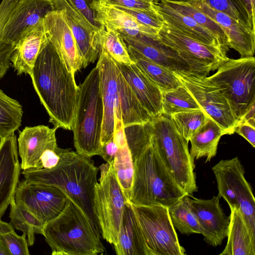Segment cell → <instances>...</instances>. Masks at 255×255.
<instances>
[{
  "label": "cell",
  "mask_w": 255,
  "mask_h": 255,
  "mask_svg": "<svg viewBox=\"0 0 255 255\" xmlns=\"http://www.w3.org/2000/svg\"><path fill=\"white\" fill-rule=\"evenodd\" d=\"M118 87V102L124 126L149 122L152 117L142 106L120 70Z\"/></svg>",
  "instance_id": "cell-30"
},
{
  "label": "cell",
  "mask_w": 255,
  "mask_h": 255,
  "mask_svg": "<svg viewBox=\"0 0 255 255\" xmlns=\"http://www.w3.org/2000/svg\"><path fill=\"white\" fill-rule=\"evenodd\" d=\"M0 255H10V254L4 245V243L0 239Z\"/></svg>",
  "instance_id": "cell-52"
},
{
  "label": "cell",
  "mask_w": 255,
  "mask_h": 255,
  "mask_svg": "<svg viewBox=\"0 0 255 255\" xmlns=\"http://www.w3.org/2000/svg\"><path fill=\"white\" fill-rule=\"evenodd\" d=\"M114 139L118 150L113 165L117 180L128 202L132 185L134 163L127 143L123 125L118 124L115 126Z\"/></svg>",
  "instance_id": "cell-29"
},
{
  "label": "cell",
  "mask_w": 255,
  "mask_h": 255,
  "mask_svg": "<svg viewBox=\"0 0 255 255\" xmlns=\"http://www.w3.org/2000/svg\"><path fill=\"white\" fill-rule=\"evenodd\" d=\"M252 21L255 23V0H243Z\"/></svg>",
  "instance_id": "cell-51"
},
{
  "label": "cell",
  "mask_w": 255,
  "mask_h": 255,
  "mask_svg": "<svg viewBox=\"0 0 255 255\" xmlns=\"http://www.w3.org/2000/svg\"><path fill=\"white\" fill-rule=\"evenodd\" d=\"M22 108L17 100L6 95L0 89V138L14 133L21 126Z\"/></svg>",
  "instance_id": "cell-35"
},
{
  "label": "cell",
  "mask_w": 255,
  "mask_h": 255,
  "mask_svg": "<svg viewBox=\"0 0 255 255\" xmlns=\"http://www.w3.org/2000/svg\"><path fill=\"white\" fill-rule=\"evenodd\" d=\"M46 35L65 64L68 71L75 73L85 68V63L75 39L60 9L48 12L43 18Z\"/></svg>",
  "instance_id": "cell-14"
},
{
  "label": "cell",
  "mask_w": 255,
  "mask_h": 255,
  "mask_svg": "<svg viewBox=\"0 0 255 255\" xmlns=\"http://www.w3.org/2000/svg\"><path fill=\"white\" fill-rule=\"evenodd\" d=\"M192 210L202 228L205 242L209 245H221L227 237L230 223L222 208L218 195L210 199H198L189 195Z\"/></svg>",
  "instance_id": "cell-16"
},
{
  "label": "cell",
  "mask_w": 255,
  "mask_h": 255,
  "mask_svg": "<svg viewBox=\"0 0 255 255\" xmlns=\"http://www.w3.org/2000/svg\"><path fill=\"white\" fill-rule=\"evenodd\" d=\"M29 76L49 122L57 128L72 130L78 86L47 37Z\"/></svg>",
  "instance_id": "cell-1"
},
{
  "label": "cell",
  "mask_w": 255,
  "mask_h": 255,
  "mask_svg": "<svg viewBox=\"0 0 255 255\" xmlns=\"http://www.w3.org/2000/svg\"><path fill=\"white\" fill-rule=\"evenodd\" d=\"M117 66L142 106L152 118L163 114L162 92L134 62Z\"/></svg>",
  "instance_id": "cell-23"
},
{
  "label": "cell",
  "mask_w": 255,
  "mask_h": 255,
  "mask_svg": "<svg viewBox=\"0 0 255 255\" xmlns=\"http://www.w3.org/2000/svg\"><path fill=\"white\" fill-rule=\"evenodd\" d=\"M124 130L134 162L151 143L149 122L125 126Z\"/></svg>",
  "instance_id": "cell-40"
},
{
  "label": "cell",
  "mask_w": 255,
  "mask_h": 255,
  "mask_svg": "<svg viewBox=\"0 0 255 255\" xmlns=\"http://www.w3.org/2000/svg\"><path fill=\"white\" fill-rule=\"evenodd\" d=\"M127 46L132 61L161 92L171 90L182 85L173 71L150 60L131 46Z\"/></svg>",
  "instance_id": "cell-32"
},
{
  "label": "cell",
  "mask_w": 255,
  "mask_h": 255,
  "mask_svg": "<svg viewBox=\"0 0 255 255\" xmlns=\"http://www.w3.org/2000/svg\"><path fill=\"white\" fill-rule=\"evenodd\" d=\"M0 239L6 247L10 255H29L26 236L18 235L12 226L0 218Z\"/></svg>",
  "instance_id": "cell-43"
},
{
  "label": "cell",
  "mask_w": 255,
  "mask_h": 255,
  "mask_svg": "<svg viewBox=\"0 0 255 255\" xmlns=\"http://www.w3.org/2000/svg\"><path fill=\"white\" fill-rule=\"evenodd\" d=\"M170 117L177 131L187 142L209 119L202 110L179 112Z\"/></svg>",
  "instance_id": "cell-38"
},
{
  "label": "cell",
  "mask_w": 255,
  "mask_h": 255,
  "mask_svg": "<svg viewBox=\"0 0 255 255\" xmlns=\"http://www.w3.org/2000/svg\"><path fill=\"white\" fill-rule=\"evenodd\" d=\"M184 1L188 2L219 24L228 36L229 47L239 52L241 57L254 56L255 31L225 13L212 8L203 0Z\"/></svg>",
  "instance_id": "cell-19"
},
{
  "label": "cell",
  "mask_w": 255,
  "mask_h": 255,
  "mask_svg": "<svg viewBox=\"0 0 255 255\" xmlns=\"http://www.w3.org/2000/svg\"><path fill=\"white\" fill-rule=\"evenodd\" d=\"M217 183L218 195L230 209L240 210L252 234L255 236V199L238 157L221 160L212 168Z\"/></svg>",
  "instance_id": "cell-10"
},
{
  "label": "cell",
  "mask_w": 255,
  "mask_h": 255,
  "mask_svg": "<svg viewBox=\"0 0 255 255\" xmlns=\"http://www.w3.org/2000/svg\"><path fill=\"white\" fill-rule=\"evenodd\" d=\"M118 150L114 136L102 144L100 155L109 163H113Z\"/></svg>",
  "instance_id": "cell-48"
},
{
  "label": "cell",
  "mask_w": 255,
  "mask_h": 255,
  "mask_svg": "<svg viewBox=\"0 0 255 255\" xmlns=\"http://www.w3.org/2000/svg\"><path fill=\"white\" fill-rule=\"evenodd\" d=\"M71 5L84 17L93 30L100 35L105 30L103 25L97 19L96 12L90 5L92 0H68Z\"/></svg>",
  "instance_id": "cell-44"
},
{
  "label": "cell",
  "mask_w": 255,
  "mask_h": 255,
  "mask_svg": "<svg viewBox=\"0 0 255 255\" xmlns=\"http://www.w3.org/2000/svg\"><path fill=\"white\" fill-rule=\"evenodd\" d=\"M100 50H103L116 62L129 65L133 63L127 46L117 31L106 29L100 34Z\"/></svg>",
  "instance_id": "cell-39"
},
{
  "label": "cell",
  "mask_w": 255,
  "mask_h": 255,
  "mask_svg": "<svg viewBox=\"0 0 255 255\" xmlns=\"http://www.w3.org/2000/svg\"><path fill=\"white\" fill-rule=\"evenodd\" d=\"M98 171L91 158L71 149L61 148L59 161L54 167L23 170L21 173L28 182L52 185L60 189L101 234L94 211V193Z\"/></svg>",
  "instance_id": "cell-2"
},
{
  "label": "cell",
  "mask_w": 255,
  "mask_h": 255,
  "mask_svg": "<svg viewBox=\"0 0 255 255\" xmlns=\"http://www.w3.org/2000/svg\"><path fill=\"white\" fill-rule=\"evenodd\" d=\"M154 8L158 18L171 28L185 36L227 52L218 38L192 17L179 12L162 0L154 2Z\"/></svg>",
  "instance_id": "cell-24"
},
{
  "label": "cell",
  "mask_w": 255,
  "mask_h": 255,
  "mask_svg": "<svg viewBox=\"0 0 255 255\" xmlns=\"http://www.w3.org/2000/svg\"><path fill=\"white\" fill-rule=\"evenodd\" d=\"M126 44L141 54L172 71H190L187 64L176 53L152 39L141 40L125 37Z\"/></svg>",
  "instance_id": "cell-28"
},
{
  "label": "cell",
  "mask_w": 255,
  "mask_h": 255,
  "mask_svg": "<svg viewBox=\"0 0 255 255\" xmlns=\"http://www.w3.org/2000/svg\"><path fill=\"white\" fill-rule=\"evenodd\" d=\"M225 134L217 123L209 118L190 139V154L195 160L206 157L205 162L216 155L221 136Z\"/></svg>",
  "instance_id": "cell-31"
},
{
  "label": "cell",
  "mask_w": 255,
  "mask_h": 255,
  "mask_svg": "<svg viewBox=\"0 0 255 255\" xmlns=\"http://www.w3.org/2000/svg\"><path fill=\"white\" fill-rule=\"evenodd\" d=\"M130 203L167 207L188 195L178 185L152 143L134 161Z\"/></svg>",
  "instance_id": "cell-4"
},
{
  "label": "cell",
  "mask_w": 255,
  "mask_h": 255,
  "mask_svg": "<svg viewBox=\"0 0 255 255\" xmlns=\"http://www.w3.org/2000/svg\"><path fill=\"white\" fill-rule=\"evenodd\" d=\"M154 2H158L162 0H152Z\"/></svg>",
  "instance_id": "cell-53"
},
{
  "label": "cell",
  "mask_w": 255,
  "mask_h": 255,
  "mask_svg": "<svg viewBox=\"0 0 255 255\" xmlns=\"http://www.w3.org/2000/svg\"><path fill=\"white\" fill-rule=\"evenodd\" d=\"M14 199L45 224L63 211L68 197L56 187L23 180L18 183Z\"/></svg>",
  "instance_id": "cell-13"
},
{
  "label": "cell",
  "mask_w": 255,
  "mask_h": 255,
  "mask_svg": "<svg viewBox=\"0 0 255 255\" xmlns=\"http://www.w3.org/2000/svg\"><path fill=\"white\" fill-rule=\"evenodd\" d=\"M157 41L176 53L187 64L190 72L206 76L229 59L223 49L185 36L163 22Z\"/></svg>",
  "instance_id": "cell-11"
},
{
  "label": "cell",
  "mask_w": 255,
  "mask_h": 255,
  "mask_svg": "<svg viewBox=\"0 0 255 255\" xmlns=\"http://www.w3.org/2000/svg\"><path fill=\"white\" fill-rule=\"evenodd\" d=\"M217 70L207 78L227 100L238 125L255 103V58H229Z\"/></svg>",
  "instance_id": "cell-7"
},
{
  "label": "cell",
  "mask_w": 255,
  "mask_h": 255,
  "mask_svg": "<svg viewBox=\"0 0 255 255\" xmlns=\"http://www.w3.org/2000/svg\"><path fill=\"white\" fill-rule=\"evenodd\" d=\"M205 114L220 126L225 134H232L238 125L229 104L207 76L190 71H173Z\"/></svg>",
  "instance_id": "cell-12"
},
{
  "label": "cell",
  "mask_w": 255,
  "mask_h": 255,
  "mask_svg": "<svg viewBox=\"0 0 255 255\" xmlns=\"http://www.w3.org/2000/svg\"><path fill=\"white\" fill-rule=\"evenodd\" d=\"M57 128L38 125L26 127L19 131L18 150L23 170H38L40 158L47 149L58 146L55 136Z\"/></svg>",
  "instance_id": "cell-20"
},
{
  "label": "cell",
  "mask_w": 255,
  "mask_h": 255,
  "mask_svg": "<svg viewBox=\"0 0 255 255\" xmlns=\"http://www.w3.org/2000/svg\"><path fill=\"white\" fill-rule=\"evenodd\" d=\"M90 5L96 12L97 20L105 29L117 31L123 38L157 41L158 31L140 23L123 11L103 4L98 0H92Z\"/></svg>",
  "instance_id": "cell-22"
},
{
  "label": "cell",
  "mask_w": 255,
  "mask_h": 255,
  "mask_svg": "<svg viewBox=\"0 0 255 255\" xmlns=\"http://www.w3.org/2000/svg\"><path fill=\"white\" fill-rule=\"evenodd\" d=\"M118 255H147L145 245L135 215L126 202L118 241L114 246Z\"/></svg>",
  "instance_id": "cell-27"
},
{
  "label": "cell",
  "mask_w": 255,
  "mask_h": 255,
  "mask_svg": "<svg viewBox=\"0 0 255 255\" xmlns=\"http://www.w3.org/2000/svg\"><path fill=\"white\" fill-rule=\"evenodd\" d=\"M168 211L174 228L182 234H202V228L192 210L189 195L168 207Z\"/></svg>",
  "instance_id": "cell-33"
},
{
  "label": "cell",
  "mask_w": 255,
  "mask_h": 255,
  "mask_svg": "<svg viewBox=\"0 0 255 255\" xmlns=\"http://www.w3.org/2000/svg\"><path fill=\"white\" fill-rule=\"evenodd\" d=\"M255 103H254L251 107L246 112L242 120L239 123L238 125L243 123H246L253 127H255Z\"/></svg>",
  "instance_id": "cell-50"
},
{
  "label": "cell",
  "mask_w": 255,
  "mask_h": 255,
  "mask_svg": "<svg viewBox=\"0 0 255 255\" xmlns=\"http://www.w3.org/2000/svg\"><path fill=\"white\" fill-rule=\"evenodd\" d=\"M54 10L52 0H18L4 23L1 40L15 46L26 29Z\"/></svg>",
  "instance_id": "cell-17"
},
{
  "label": "cell",
  "mask_w": 255,
  "mask_h": 255,
  "mask_svg": "<svg viewBox=\"0 0 255 255\" xmlns=\"http://www.w3.org/2000/svg\"><path fill=\"white\" fill-rule=\"evenodd\" d=\"M20 170L14 133L0 140V218L14 199Z\"/></svg>",
  "instance_id": "cell-21"
},
{
  "label": "cell",
  "mask_w": 255,
  "mask_h": 255,
  "mask_svg": "<svg viewBox=\"0 0 255 255\" xmlns=\"http://www.w3.org/2000/svg\"><path fill=\"white\" fill-rule=\"evenodd\" d=\"M42 235L52 255H97L105 251L101 234L68 198L63 211L45 224Z\"/></svg>",
  "instance_id": "cell-3"
},
{
  "label": "cell",
  "mask_w": 255,
  "mask_h": 255,
  "mask_svg": "<svg viewBox=\"0 0 255 255\" xmlns=\"http://www.w3.org/2000/svg\"><path fill=\"white\" fill-rule=\"evenodd\" d=\"M54 10L60 9L76 41L85 68L94 63L100 52V35L68 0H52Z\"/></svg>",
  "instance_id": "cell-18"
},
{
  "label": "cell",
  "mask_w": 255,
  "mask_h": 255,
  "mask_svg": "<svg viewBox=\"0 0 255 255\" xmlns=\"http://www.w3.org/2000/svg\"><path fill=\"white\" fill-rule=\"evenodd\" d=\"M127 13L140 23L158 31L161 28L163 22L158 18L156 13L148 11L132 9L122 7L111 6Z\"/></svg>",
  "instance_id": "cell-45"
},
{
  "label": "cell",
  "mask_w": 255,
  "mask_h": 255,
  "mask_svg": "<svg viewBox=\"0 0 255 255\" xmlns=\"http://www.w3.org/2000/svg\"><path fill=\"white\" fill-rule=\"evenodd\" d=\"M99 169V182L95 188L94 211L103 238L114 246L118 241L127 200L113 163L102 164Z\"/></svg>",
  "instance_id": "cell-9"
},
{
  "label": "cell",
  "mask_w": 255,
  "mask_h": 255,
  "mask_svg": "<svg viewBox=\"0 0 255 255\" xmlns=\"http://www.w3.org/2000/svg\"><path fill=\"white\" fill-rule=\"evenodd\" d=\"M17 0H2L0 3V79L9 69L10 58L15 46L3 42L1 34L4 23Z\"/></svg>",
  "instance_id": "cell-42"
},
{
  "label": "cell",
  "mask_w": 255,
  "mask_h": 255,
  "mask_svg": "<svg viewBox=\"0 0 255 255\" xmlns=\"http://www.w3.org/2000/svg\"><path fill=\"white\" fill-rule=\"evenodd\" d=\"M46 39L43 19L21 34L10 58L17 75H29L31 74L42 45Z\"/></svg>",
  "instance_id": "cell-25"
},
{
  "label": "cell",
  "mask_w": 255,
  "mask_h": 255,
  "mask_svg": "<svg viewBox=\"0 0 255 255\" xmlns=\"http://www.w3.org/2000/svg\"><path fill=\"white\" fill-rule=\"evenodd\" d=\"M135 215L147 255H185L171 221L168 208L160 205H135L127 202Z\"/></svg>",
  "instance_id": "cell-8"
},
{
  "label": "cell",
  "mask_w": 255,
  "mask_h": 255,
  "mask_svg": "<svg viewBox=\"0 0 255 255\" xmlns=\"http://www.w3.org/2000/svg\"><path fill=\"white\" fill-rule=\"evenodd\" d=\"M166 4L184 14L192 17L196 22L215 35L228 51L229 40L223 28L216 22L197 8L185 1L162 0Z\"/></svg>",
  "instance_id": "cell-36"
},
{
  "label": "cell",
  "mask_w": 255,
  "mask_h": 255,
  "mask_svg": "<svg viewBox=\"0 0 255 255\" xmlns=\"http://www.w3.org/2000/svg\"><path fill=\"white\" fill-rule=\"evenodd\" d=\"M99 1L108 6H119L156 13L152 0H100Z\"/></svg>",
  "instance_id": "cell-46"
},
{
  "label": "cell",
  "mask_w": 255,
  "mask_h": 255,
  "mask_svg": "<svg viewBox=\"0 0 255 255\" xmlns=\"http://www.w3.org/2000/svg\"><path fill=\"white\" fill-rule=\"evenodd\" d=\"M235 132L245 138L253 147H255V127L246 123L238 125Z\"/></svg>",
  "instance_id": "cell-49"
},
{
  "label": "cell",
  "mask_w": 255,
  "mask_h": 255,
  "mask_svg": "<svg viewBox=\"0 0 255 255\" xmlns=\"http://www.w3.org/2000/svg\"><path fill=\"white\" fill-rule=\"evenodd\" d=\"M104 107L100 77L96 66L78 86V95L72 130L79 154L90 157L100 155Z\"/></svg>",
  "instance_id": "cell-5"
},
{
  "label": "cell",
  "mask_w": 255,
  "mask_h": 255,
  "mask_svg": "<svg viewBox=\"0 0 255 255\" xmlns=\"http://www.w3.org/2000/svg\"><path fill=\"white\" fill-rule=\"evenodd\" d=\"M60 150L58 146L46 149L40 158L38 170L51 169L56 166L60 160Z\"/></svg>",
  "instance_id": "cell-47"
},
{
  "label": "cell",
  "mask_w": 255,
  "mask_h": 255,
  "mask_svg": "<svg viewBox=\"0 0 255 255\" xmlns=\"http://www.w3.org/2000/svg\"><path fill=\"white\" fill-rule=\"evenodd\" d=\"M9 206V223L14 229L23 232L26 236L28 246H32L35 241V234L43 235L45 224L17 204L14 199Z\"/></svg>",
  "instance_id": "cell-34"
},
{
  "label": "cell",
  "mask_w": 255,
  "mask_h": 255,
  "mask_svg": "<svg viewBox=\"0 0 255 255\" xmlns=\"http://www.w3.org/2000/svg\"></svg>",
  "instance_id": "cell-54"
},
{
  "label": "cell",
  "mask_w": 255,
  "mask_h": 255,
  "mask_svg": "<svg viewBox=\"0 0 255 255\" xmlns=\"http://www.w3.org/2000/svg\"><path fill=\"white\" fill-rule=\"evenodd\" d=\"M96 67L100 77V88L104 107L102 144L114 136L115 108L118 102V75L119 69L117 62L103 50H100Z\"/></svg>",
  "instance_id": "cell-15"
},
{
  "label": "cell",
  "mask_w": 255,
  "mask_h": 255,
  "mask_svg": "<svg viewBox=\"0 0 255 255\" xmlns=\"http://www.w3.org/2000/svg\"><path fill=\"white\" fill-rule=\"evenodd\" d=\"M149 126L152 143L163 164L180 187L192 195L198 187L188 142L177 131L169 116L153 118Z\"/></svg>",
  "instance_id": "cell-6"
},
{
  "label": "cell",
  "mask_w": 255,
  "mask_h": 255,
  "mask_svg": "<svg viewBox=\"0 0 255 255\" xmlns=\"http://www.w3.org/2000/svg\"><path fill=\"white\" fill-rule=\"evenodd\" d=\"M184 1L185 0H171ZM212 8L225 13L255 32V23L250 15L243 0H203Z\"/></svg>",
  "instance_id": "cell-41"
},
{
  "label": "cell",
  "mask_w": 255,
  "mask_h": 255,
  "mask_svg": "<svg viewBox=\"0 0 255 255\" xmlns=\"http://www.w3.org/2000/svg\"><path fill=\"white\" fill-rule=\"evenodd\" d=\"M163 114H172L195 110H201L188 90L182 85L169 91L162 92Z\"/></svg>",
  "instance_id": "cell-37"
},
{
  "label": "cell",
  "mask_w": 255,
  "mask_h": 255,
  "mask_svg": "<svg viewBox=\"0 0 255 255\" xmlns=\"http://www.w3.org/2000/svg\"><path fill=\"white\" fill-rule=\"evenodd\" d=\"M226 245L221 255H255V236L251 232L240 210L230 209Z\"/></svg>",
  "instance_id": "cell-26"
}]
</instances>
